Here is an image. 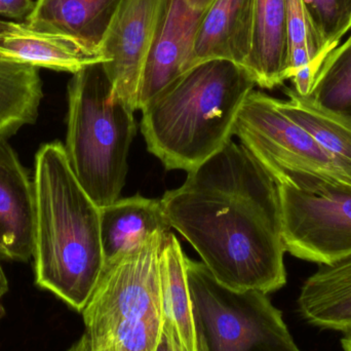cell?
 Here are the masks:
<instances>
[{"label": "cell", "instance_id": "4", "mask_svg": "<svg viewBox=\"0 0 351 351\" xmlns=\"http://www.w3.org/2000/svg\"><path fill=\"white\" fill-rule=\"evenodd\" d=\"M134 109L115 98L103 63L86 66L68 84L66 156L93 202L102 208L121 197L136 134Z\"/></svg>", "mask_w": 351, "mask_h": 351}, {"label": "cell", "instance_id": "21", "mask_svg": "<svg viewBox=\"0 0 351 351\" xmlns=\"http://www.w3.org/2000/svg\"><path fill=\"white\" fill-rule=\"evenodd\" d=\"M308 96L326 108L351 114V34L327 56Z\"/></svg>", "mask_w": 351, "mask_h": 351}, {"label": "cell", "instance_id": "25", "mask_svg": "<svg viewBox=\"0 0 351 351\" xmlns=\"http://www.w3.org/2000/svg\"><path fill=\"white\" fill-rule=\"evenodd\" d=\"M8 291V278H6L5 274H4L3 269H2L1 265H0V300H1L3 295H5V293ZM5 308H4L3 305L0 302V321L3 319L4 315H5Z\"/></svg>", "mask_w": 351, "mask_h": 351}, {"label": "cell", "instance_id": "3", "mask_svg": "<svg viewBox=\"0 0 351 351\" xmlns=\"http://www.w3.org/2000/svg\"><path fill=\"white\" fill-rule=\"evenodd\" d=\"M255 86L245 68L227 60L186 70L142 109L148 150L168 170H195L230 141Z\"/></svg>", "mask_w": 351, "mask_h": 351}, {"label": "cell", "instance_id": "26", "mask_svg": "<svg viewBox=\"0 0 351 351\" xmlns=\"http://www.w3.org/2000/svg\"><path fill=\"white\" fill-rule=\"evenodd\" d=\"M67 351H95L94 348H92L90 339H88L86 334L84 333L71 348Z\"/></svg>", "mask_w": 351, "mask_h": 351}, {"label": "cell", "instance_id": "22", "mask_svg": "<svg viewBox=\"0 0 351 351\" xmlns=\"http://www.w3.org/2000/svg\"><path fill=\"white\" fill-rule=\"evenodd\" d=\"M326 55L351 30V0H303Z\"/></svg>", "mask_w": 351, "mask_h": 351}, {"label": "cell", "instance_id": "13", "mask_svg": "<svg viewBox=\"0 0 351 351\" xmlns=\"http://www.w3.org/2000/svg\"><path fill=\"white\" fill-rule=\"evenodd\" d=\"M254 0H212L196 35L190 68L210 60L245 67L252 47Z\"/></svg>", "mask_w": 351, "mask_h": 351}, {"label": "cell", "instance_id": "8", "mask_svg": "<svg viewBox=\"0 0 351 351\" xmlns=\"http://www.w3.org/2000/svg\"><path fill=\"white\" fill-rule=\"evenodd\" d=\"M286 251L324 265L351 254V183L306 191L278 184Z\"/></svg>", "mask_w": 351, "mask_h": 351}, {"label": "cell", "instance_id": "24", "mask_svg": "<svg viewBox=\"0 0 351 351\" xmlns=\"http://www.w3.org/2000/svg\"><path fill=\"white\" fill-rule=\"evenodd\" d=\"M156 351H182L169 332L162 330Z\"/></svg>", "mask_w": 351, "mask_h": 351}, {"label": "cell", "instance_id": "19", "mask_svg": "<svg viewBox=\"0 0 351 351\" xmlns=\"http://www.w3.org/2000/svg\"><path fill=\"white\" fill-rule=\"evenodd\" d=\"M289 100L276 99L278 108L313 136L351 179V114L326 108L294 88H286Z\"/></svg>", "mask_w": 351, "mask_h": 351}, {"label": "cell", "instance_id": "29", "mask_svg": "<svg viewBox=\"0 0 351 351\" xmlns=\"http://www.w3.org/2000/svg\"><path fill=\"white\" fill-rule=\"evenodd\" d=\"M0 16H2V10H1V6H0Z\"/></svg>", "mask_w": 351, "mask_h": 351}, {"label": "cell", "instance_id": "14", "mask_svg": "<svg viewBox=\"0 0 351 351\" xmlns=\"http://www.w3.org/2000/svg\"><path fill=\"white\" fill-rule=\"evenodd\" d=\"M243 68L262 88L289 80L287 0H254L251 51Z\"/></svg>", "mask_w": 351, "mask_h": 351}, {"label": "cell", "instance_id": "16", "mask_svg": "<svg viewBox=\"0 0 351 351\" xmlns=\"http://www.w3.org/2000/svg\"><path fill=\"white\" fill-rule=\"evenodd\" d=\"M301 315L315 327L343 334L351 332V254L319 265L298 298Z\"/></svg>", "mask_w": 351, "mask_h": 351}, {"label": "cell", "instance_id": "5", "mask_svg": "<svg viewBox=\"0 0 351 351\" xmlns=\"http://www.w3.org/2000/svg\"><path fill=\"white\" fill-rule=\"evenodd\" d=\"M170 233H154L105 263L82 313L95 351H156L164 321L160 258Z\"/></svg>", "mask_w": 351, "mask_h": 351}, {"label": "cell", "instance_id": "1", "mask_svg": "<svg viewBox=\"0 0 351 351\" xmlns=\"http://www.w3.org/2000/svg\"><path fill=\"white\" fill-rule=\"evenodd\" d=\"M160 200L219 282L267 295L286 285L278 185L243 144L230 140Z\"/></svg>", "mask_w": 351, "mask_h": 351}, {"label": "cell", "instance_id": "10", "mask_svg": "<svg viewBox=\"0 0 351 351\" xmlns=\"http://www.w3.org/2000/svg\"><path fill=\"white\" fill-rule=\"evenodd\" d=\"M210 3L202 0H168L144 70L137 110H142L160 90L190 69L198 27Z\"/></svg>", "mask_w": 351, "mask_h": 351}, {"label": "cell", "instance_id": "2", "mask_svg": "<svg viewBox=\"0 0 351 351\" xmlns=\"http://www.w3.org/2000/svg\"><path fill=\"white\" fill-rule=\"evenodd\" d=\"M35 282L82 313L105 267L101 208L72 171L60 142L35 156Z\"/></svg>", "mask_w": 351, "mask_h": 351}, {"label": "cell", "instance_id": "11", "mask_svg": "<svg viewBox=\"0 0 351 351\" xmlns=\"http://www.w3.org/2000/svg\"><path fill=\"white\" fill-rule=\"evenodd\" d=\"M0 58L72 74L86 66L106 62L94 43L70 35L36 30L26 23L1 20Z\"/></svg>", "mask_w": 351, "mask_h": 351}, {"label": "cell", "instance_id": "27", "mask_svg": "<svg viewBox=\"0 0 351 351\" xmlns=\"http://www.w3.org/2000/svg\"><path fill=\"white\" fill-rule=\"evenodd\" d=\"M341 346L343 351H351V332L344 334V337L341 339Z\"/></svg>", "mask_w": 351, "mask_h": 351}, {"label": "cell", "instance_id": "28", "mask_svg": "<svg viewBox=\"0 0 351 351\" xmlns=\"http://www.w3.org/2000/svg\"><path fill=\"white\" fill-rule=\"evenodd\" d=\"M202 1H204V2H210V1H212V0H202Z\"/></svg>", "mask_w": 351, "mask_h": 351}, {"label": "cell", "instance_id": "18", "mask_svg": "<svg viewBox=\"0 0 351 351\" xmlns=\"http://www.w3.org/2000/svg\"><path fill=\"white\" fill-rule=\"evenodd\" d=\"M186 258L177 237L171 232L160 258L162 330L170 333L182 351H196Z\"/></svg>", "mask_w": 351, "mask_h": 351}, {"label": "cell", "instance_id": "15", "mask_svg": "<svg viewBox=\"0 0 351 351\" xmlns=\"http://www.w3.org/2000/svg\"><path fill=\"white\" fill-rule=\"evenodd\" d=\"M171 228L162 200L141 195L119 198L101 208L105 263L139 247L154 233H170Z\"/></svg>", "mask_w": 351, "mask_h": 351}, {"label": "cell", "instance_id": "23", "mask_svg": "<svg viewBox=\"0 0 351 351\" xmlns=\"http://www.w3.org/2000/svg\"><path fill=\"white\" fill-rule=\"evenodd\" d=\"M2 16L10 19H26L32 12L35 2L32 0H0Z\"/></svg>", "mask_w": 351, "mask_h": 351}, {"label": "cell", "instance_id": "9", "mask_svg": "<svg viewBox=\"0 0 351 351\" xmlns=\"http://www.w3.org/2000/svg\"><path fill=\"white\" fill-rule=\"evenodd\" d=\"M167 3L168 0H121L99 43L113 95L134 110Z\"/></svg>", "mask_w": 351, "mask_h": 351}, {"label": "cell", "instance_id": "20", "mask_svg": "<svg viewBox=\"0 0 351 351\" xmlns=\"http://www.w3.org/2000/svg\"><path fill=\"white\" fill-rule=\"evenodd\" d=\"M43 97L38 68L0 58V138L33 125Z\"/></svg>", "mask_w": 351, "mask_h": 351}, {"label": "cell", "instance_id": "6", "mask_svg": "<svg viewBox=\"0 0 351 351\" xmlns=\"http://www.w3.org/2000/svg\"><path fill=\"white\" fill-rule=\"evenodd\" d=\"M196 351H300L267 294L227 288L186 258Z\"/></svg>", "mask_w": 351, "mask_h": 351}, {"label": "cell", "instance_id": "12", "mask_svg": "<svg viewBox=\"0 0 351 351\" xmlns=\"http://www.w3.org/2000/svg\"><path fill=\"white\" fill-rule=\"evenodd\" d=\"M35 192L24 167L0 138V255L26 262L34 253Z\"/></svg>", "mask_w": 351, "mask_h": 351}, {"label": "cell", "instance_id": "7", "mask_svg": "<svg viewBox=\"0 0 351 351\" xmlns=\"http://www.w3.org/2000/svg\"><path fill=\"white\" fill-rule=\"evenodd\" d=\"M233 135L278 184L315 191L351 179L311 134L278 108L276 98L251 90Z\"/></svg>", "mask_w": 351, "mask_h": 351}, {"label": "cell", "instance_id": "17", "mask_svg": "<svg viewBox=\"0 0 351 351\" xmlns=\"http://www.w3.org/2000/svg\"><path fill=\"white\" fill-rule=\"evenodd\" d=\"M121 0H37L25 23L31 28L99 43Z\"/></svg>", "mask_w": 351, "mask_h": 351}]
</instances>
